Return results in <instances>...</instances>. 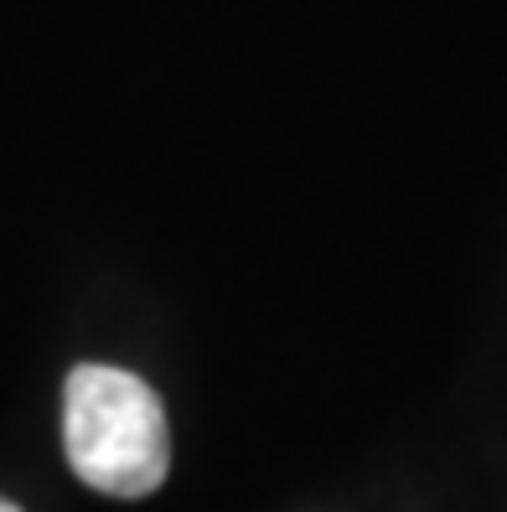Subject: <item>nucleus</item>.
<instances>
[{"label":"nucleus","instance_id":"2","mask_svg":"<svg viewBox=\"0 0 507 512\" xmlns=\"http://www.w3.org/2000/svg\"><path fill=\"white\" fill-rule=\"evenodd\" d=\"M0 512H21V507H16V502H6V497H0Z\"/></svg>","mask_w":507,"mask_h":512},{"label":"nucleus","instance_id":"1","mask_svg":"<svg viewBox=\"0 0 507 512\" xmlns=\"http://www.w3.org/2000/svg\"><path fill=\"white\" fill-rule=\"evenodd\" d=\"M63 450L83 487L135 502L171 471L166 404L145 378L104 363H78L63 388Z\"/></svg>","mask_w":507,"mask_h":512}]
</instances>
